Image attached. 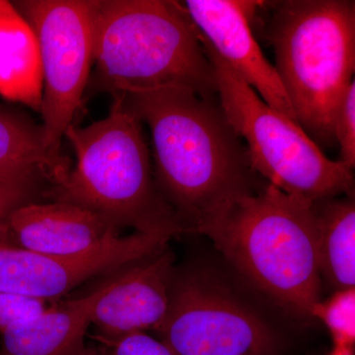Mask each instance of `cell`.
I'll return each instance as SVG.
<instances>
[{
  "mask_svg": "<svg viewBox=\"0 0 355 355\" xmlns=\"http://www.w3.org/2000/svg\"><path fill=\"white\" fill-rule=\"evenodd\" d=\"M336 144L340 150V160L350 170L355 166V83L350 84L336 113L334 125Z\"/></svg>",
  "mask_w": 355,
  "mask_h": 355,
  "instance_id": "cell-18",
  "label": "cell"
},
{
  "mask_svg": "<svg viewBox=\"0 0 355 355\" xmlns=\"http://www.w3.org/2000/svg\"><path fill=\"white\" fill-rule=\"evenodd\" d=\"M266 38L296 123L318 146H335L336 113L354 79L355 3L268 2Z\"/></svg>",
  "mask_w": 355,
  "mask_h": 355,
  "instance_id": "cell-4",
  "label": "cell"
},
{
  "mask_svg": "<svg viewBox=\"0 0 355 355\" xmlns=\"http://www.w3.org/2000/svg\"><path fill=\"white\" fill-rule=\"evenodd\" d=\"M9 236H10V230H9L7 222H0V246L7 245Z\"/></svg>",
  "mask_w": 355,
  "mask_h": 355,
  "instance_id": "cell-22",
  "label": "cell"
},
{
  "mask_svg": "<svg viewBox=\"0 0 355 355\" xmlns=\"http://www.w3.org/2000/svg\"><path fill=\"white\" fill-rule=\"evenodd\" d=\"M10 234L22 249L48 256H76L118 237L101 216L70 203L31 202L7 219Z\"/></svg>",
  "mask_w": 355,
  "mask_h": 355,
  "instance_id": "cell-12",
  "label": "cell"
},
{
  "mask_svg": "<svg viewBox=\"0 0 355 355\" xmlns=\"http://www.w3.org/2000/svg\"><path fill=\"white\" fill-rule=\"evenodd\" d=\"M38 39L43 69L44 142L55 157L80 107L94 62L96 0L11 1Z\"/></svg>",
  "mask_w": 355,
  "mask_h": 355,
  "instance_id": "cell-8",
  "label": "cell"
},
{
  "mask_svg": "<svg viewBox=\"0 0 355 355\" xmlns=\"http://www.w3.org/2000/svg\"><path fill=\"white\" fill-rule=\"evenodd\" d=\"M180 231L159 228L114 238L76 256H48L8 244L0 246V292L46 301L60 298L100 273L132 266L164 249Z\"/></svg>",
  "mask_w": 355,
  "mask_h": 355,
  "instance_id": "cell-9",
  "label": "cell"
},
{
  "mask_svg": "<svg viewBox=\"0 0 355 355\" xmlns=\"http://www.w3.org/2000/svg\"><path fill=\"white\" fill-rule=\"evenodd\" d=\"M174 258L164 248L118 275L91 314L105 340L157 328L168 309Z\"/></svg>",
  "mask_w": 355,
  "mask_h": 355,
  "instance_id": "cell-11",
  "label": "cell"
},
{
  "mask_svg": "<svg viewBox=\"0 0 355 355\" xmlns=\"http://www.w3.org/2000/svg\"><path fill=\"white\" fill-rule=\"evenodd\" d=\"M316 214L320 272L336 291L355 286L354 196L313 203Z\"/></svg>",
  "mask_w": 355,
  "mask_h": 355,
  "instance_id": "cell-16",
  "label": "cell"
},
{
  "mask_svg": "<svg viewBox=\"0 0 355 355\" xmlns=\"http://www.w3.org/2000/svg\"><path fill=\"white\" fill-rule=\"evenodd\" d=\"M178 355H288L270 324L212 273L173 275L155 329Z\"/></svg>",
  "mask_w": 355,
  "mask_h": 355,
  "instance_id": "cell-7",
  "label": "cell"
},
{
  "mask_svg": "<svg viewBox=\"0 0 355 355\" xmlns=\"http://www.w3.org/2000/svg\"><path fill=\"white\" fill-rule=\"evenodd\" d=\"M113 97L149 128L156 188L184 230L193 232L232 200L260 190L218 96L170 88Z\"/></svg>",
  "mask_w": 355,
  "mask_h": 355,
  "instance_id": "cell-1",
  "label": "cell"
},
{
  "mask_svg": "<svg viewBox=\"0 0 355 355\" xmlns=\"http://www.w3.org/2000/svg\"><path fill=\"white\" fill-rule=\"evenodd\" d=\"M38 190L0 182V222H7L13 211L33 202Z\"/></svg>",
  "mask_w": 355,
  "mask_h": 355,
  "instance_id": "cell-21",
  "label": "cell"
},
{
  "mask_svg": "<svg viewBox=\"0 0 355 355\" xmlns=\"http://www.w3.org/2000/svg\"><path fill=\"white\" fill-rule=\"evenodd\" d=\"M312 317L321 320L333 338L334 347H354L355 288L336 291L333 296L320 301Z\"/></svg>",
  "mask_w": 355,
  "mask_h": 355,
  "instance_id": "cell-17",
  "label": "cell"
},
{
  "mask_svg": "<svg viewBox=\"0 0 355 355\" xmlns=\"http://www.w3.org/2000/svg\"><path fill=\"white\" fill-rule=\"evenodd\" d=\"M187 13L219 55L277 113L295 121L284 85L252 32L251 20L261 1L187 0Z\"/></svg>",
  "mask_w": 355,
  "mask_h": 355,
  "instance_id": "cell-10",
  "label": "cell"
},
{
  "mask_svg": "<svg viewBox=\"0 0 355 355\" xmlns=\"http://www.w3.org/2000/svg\"><path fill=\"white\" fill-rule=\"evenodd\" d=\"M65 157L46 149L42 125L22 110L0 106V182L38 190L57 187L69 174Z\"/></svg>",
  "mask_w": 355,
  "mask_h": 355,
  "instance_id": "cell-14",
  "label": "cell"
},
{
  "mask_svg": "<svg viewBox=\"0 0 355 355\" xmlns=\"http://www.w3.org/2000/svg\"><path fill=\"white\" fill-rule=\"evenodd\" d=\"M328 355H354V347H334Z\"/></svg>",
  "mask_w": 355,
  "mask_h": 355,
  "instance_id": "cell-23",
  "label": "cell"
},
{
  "mask_svg": "<svg viewBox=\"0 0 355 355\" xmlns=\"http://www.w3.org/2000/svg\"><path fill=\"white\" fill-rule=\"evenodd\" d=\"M43 90L36 34L12 2L0 0V95L40 113Z\"/></svg>",
  "mask_w": 355,
  "mask_h": 355,
  "instance_id": "cell-15",
  "label": "cell"
},
{
  "mask_svg": "<svg viewBox=\"0 0 355 355\" xmlns=\"http://www.w3.org/2000/svg\"><path fill=\"white\" fill-rule=\"evenodd\" d=\"M118 275L83 297L46 308L2 331L0 355H80L93 308Z\"/></svg>",
  "mask_w": 355,
  "mask_h": 355,
  "instance_id": "cell-13",
  "label": "cell"
},
{
  "mask_svg": "<svg viewBox=\"0 0 355 355\" xmlns=\"http://www.w3.org/2000/svg\"><path fill=\"white\" fill-rule=\"evenodd\" d=\"M106 118L87 127L70 125L67 139L76 163L51 193L55 202L94 212L116 231L173 228L184 231L159 195L142 123L120 98Z\"/></svg>",
  "mask_w": 355,
  "mask_h": 355,
  "instance_id": "cell-5",
  "label": "cell"
},
{
  "mask_svg": "<svg viewBox=\"0 0 355 355\" xmlns=\"http://www.w3.org/2000/svg\"><path fill=\"white\" fill-rule=\"evenodd\" d=\"M193 232L207 236L252 284L280 307L312 317L321 301L312 202L272 184L236 198Z\"/></svg>",
  "mask_w": 355,
  "mask_h": 355,
  "instance_id": "cell-2",
  "label": "cell"
},
{
  "mask_svg": "<svg viewBox=\"0 0 355 355\" xmlns=\"http://www.w3.org/2000/svg\"><path fill=\"white\" fill-rule=\"evenodd\" d=\"M113 355H178L162 340L137 331L108 342Z\"/></svg>",
  "mask_w": 355,
  "mask_h": 355,
  "instance_id": "cell-20",
  "label": "cell"
},
{
  "mask_svg": "<svg viewBox=\"0 0 355 355\" xmlns=\"http://www.w3.org/2000/svg\"><path fill=\"white\" fill-rule=\"evenodd\" d=\"M93 64L95 92L181 88L217 96L214 67L181 2L96 0Z\"/></svg>",
  "mask_w": 355,
  "mask_h": 355,
  "instance_id": "cell-3",
  "label": "cell"
},
{
  "mask_svg": "<svg viewBox=\"0 0 355 355\" xmlns=\"http://www.w3.org/2000/svg\"><path fill=\"white\" fill-rule=\"evenodd\" d=\"M46 308V301L0 292V333L14 324L36 316Z\"/></svg>",
  "mask_w": 355,
  "mask_h": 355,
  "instance_id": "cell-19",
  "label": "cell"
},
{
  "mask_svg": "<svg viewBox=\"0 0 355 355\" xmlns=\"http://www.w3.org/2000/svg\"><path fill=\"white\" fill-rule=\"evenodd\" d=\"M200 39L214 67L222 111L246 142L254 173L287 195L312 203L354 196L352 170L327 157L297 123L270 108L202 35Z\"/></svg>",
  "mask_w": 355,
  "mask_h": 355,
  "instance_id": "cell-6",
  "label": "cell"
}]
</instances>
